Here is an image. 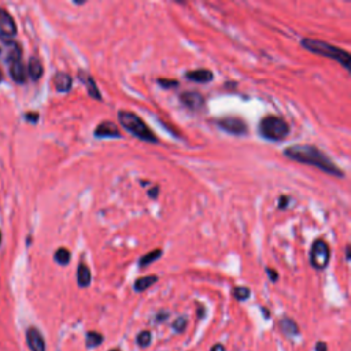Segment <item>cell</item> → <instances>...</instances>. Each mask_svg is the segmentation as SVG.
Returning <instances> with one entry per match:
<instances>
[{"instance_id":"cell-35","label":"cell","mask_w":351,"mask_h":351,"mask_svg":"<svg viewBox=\"0 0 351 351\" xmlns=\"http://www.w3.org/2000/svg\"><path fill=\"white\" fill-rule=\"evenodd\" d=\"M0 244H1V232H0Z\"/></svg>"},{"instance_id":"cell-8","label":"cell","mask_w":351,"mask_h":351,"mask_svg":"<svg viewBox=\"0 0 351 351\" xmlns=\"http://www.w3.org/2000/svg\"><path fill=\"white\" fill-rule=\"evenodd\" d=\"M180 102L191 111H202L206 106L203 95L195 91H188L180 95Z\"/></svg>"},{"instance_id":"cell-25","label":"cell","mask_w":351,"mask_h":351,"mask_svg":"<svg viewBox=\"0 0 351 351\" xmlns=\"http://www.w3.org/2000/svg\"><path fill=\"white\" fill-rule=\"evenodd\" d=\"M185 327H187V318H184V317H180V318H177L173 322V329L176 332H183Z\"/></svg>"},{"instance_id":"cell-33","label":"cell","mask_w":351,"mask_h":351,"mask_svg":"<svg viewBox=\"0 0 351 351\" xmlns=\"http://www.w3.org/2000/svg\"><path fill=\"white\" fill-rule=\"evenodd\" d=\"M346 259H347V261L350 259V246L346 247Z\"/></svg>"},{"instance_id":"cell-19","label":"cell","mask_w":351,"mask_h":351,"mask_svg":"<svg viewBox=\"0 0 351 351\" xmlns=\"http://www.w3.org/2000/svg\"><path fill=\"white\" fill-rule=\"evenodd\" d=\"M280 328H281L284 335H287V336H295V335L299 333L298 325L294 321L290 320V318H283V320L280 321Z\"/></svg>"},{"instance_id":"cell-2","label":"cell","mask_w":351,"mask_h":351,"mask_svg":"<svg viewBox=\"0 0 351 351\" xmlns=\"http://www.w3.org/2000/svg\"><path fill=\"white\" fill-rule=\"evenodd\" d=\"M301 45L315 55L325 56V58L339 62L346 70H350V54L345 49L335 47L332 44L322 41V40H315V39H302Z\"/></svg>"},{"instance_id":"cell-5","label":"cell","mask_w":351,"mask_h":351,"mask_svg":"<svg viewBox=\"0 0 351 351\" xmlns=\"http://www.w3.org/2000/svg\"><path fill=\"white\" fill-rule=\"evenodd\" d=\"M0 59L8 65L22 61V47L18 41L0 35Z\"/></svg>"},{"instance_id":"cell-23","label":"cell","mask_w":351,"mask_h":351,"mask_svg":"<svg viewBox=\"0 0 351 351\" xmlns=\"http://www.w3.org/2000/svg\"><path fill=\"white\" fill-rule=\"evenodd\" d=\"M250 294H251V291L247 287H236V288H234V296L237 301H247L250 298Z\"/></svg>"},{"instance_id":"cell-34","label":"cell","mask_w":351,"mask_h":351,"mask_svg":"<svg viewBox=\"0 0 351 351\" xmlns=\"http://www.w3.org/2000/svg\"><path fill=\"white\" fill-rule=\"evenodd\" d=\"M3 81V73H1V70H0V82Z\"/></svg>"},{"instance_id":"cell-10","label":"cell","mask_w":351,"mask_h":351,"mask_svg":"<svg viewBox=\"0 0 351 351\" xmlns=\"http://www.w3.org/2000/svg\"><path fill=\"white\" fill-rule=\"evenodd\" d=\"M26 343L31 351H45V340L37 328L31 327L26 331Z\"/></svg>"},{"instance_id":"cell-20","label":"cell","mask_w":351,"mask_h":351,"mask_svg":"<svg viewBox=\"0 0 351 351\" xmlns=\"http://www.w3.org/2000/svg\"><path fill=\"white\" fill-rule=\"evenodd\" d=\"M160 257H162V250H154V251H150L148 254H146V255H143L142 258L139 259V266L140 268H146V266L151 265V264H154L156 259H159Z\"/></svg>"},{"instance_id":"cell-6","label":"cell","mask_w":351,"mask_h":351,"mask_svg":"<svg viewBox=\"0 0 351 351\" xmlns=\"http://www.w3.org/2000/svg\"><path fill=\"white\" fill-rule=\"evenodd\" d=\"M331 251L329 246L324 240H315L310 250V262L315 269H325L329 264Z\"/></svg>"},{"instance_id":"cell-27","label":"cell","mask_w":351,"mask_h":351,"mask_svg":"<svg viewBox=\"0 0 351 351\" xmlns=\"http://www.w3.org/2000/svg\"><path fill=\"white\" fill-rule=\"evenodd\" d=\"M288 203H290V196H281L280 197V202H278V209H287Z\"/></svg>"},{"instance_id":"cell-24","label":"cell","mask_w":351,"mask_h":351,"mask_svg":"<svg viewBox=\"0 0 351 351\" xmlns=\"http://www.w3.org/2000/svg\"><path fill=\"white\" fill-rule=\"evenodd\" d=\"M136 340H137V345L140 346V347H147L151 343V333L148 332V331H143V332L137 335V339Z\"/></svg>"},{"instance_id":"cell-31","label":"cell","mask_w":351,"mask_h":351,"mask_svg":"<svg viewBox=\"0 0 351 351\" xmlns=\"http://www.w3.org/2000/svg\"><path fill=\"white\" fill-rule=\"evenodd\" d=\"M328 347L327 345L324 343V342H320V343H317L315 345V351H327Z\"/></svg>"},{"instance_id":"cell-4","label":"cell","mask_w":351,"mask_h":351,"mask_svg":"<svg viewBox=\"0 0 351 351\" xmlns=\"http://www.w3.org/2000/svg\"><path fill=\"white\" fill-rule=\"evenodd\" d=\"M259 133L271 142H281L290 135V125L283 118L268 116L259 122Z\"/></svg>"},{"instance_id":"cell-12","label":"cell","mask_w":351,"mask_h":351,"mask_svg":"<svg viewBox=\"0 0 351 351\" xmlns=\"http://www.w3.org/2000/svg\"><path fill=\"white\" fill-rule=\"evenodd\" d=\"M95 136H96V137H100V139H102V137H110V139L117 137V139H119V137H121V132H119V129H118L116 123L110 122V121H105V122H102L100 125L96 126Z\"/></svg>"},{"instance_id":"cell-14","label":"cell","mask_w":351,"mask_h":351,"mask_svg":"<svg viewBox=\"0 0 351 351\" xmlns=\"http://www.w3.org/2000/svg\"><path fill=\"white\" fill-rule=\"evenodd\" d=\"M8 70H10L11 78L17 84H25L26 82V80H28V70H26V66L22 63V61L15 62V63L10 65Z\"/></svg>"},{"instance_id":"cell-18","label":"cell","mask_w":351,"mask_h":351,"mask_svg":"<svg viewBox=\"0 0 351 351\" xmlns=\"http://www.w3.org/2000/svg\"><path fill=\"white\" fill-rule=\"evenodd\" d=\"M156 281H158L156 276H146V277L137 278L135 283V291L136 292H143V291L150 288L151 285H154Z\"/></svg>"},{"instance_id":"cell-28","label":"cell","mask_w":351,"mask_h":351,"mask_svg":"<svg viewBox=\"0 0 351 351\" xmlns=\"http://www.w3.org/2000/svg\"><path fill=\"white\" fill-rule=\"evenodd\" d=\"M266 273H268V276H269V278H271V281H277L278 280V273L276 271H273V269H271V268H266Z\"/></svg>"},{"instance_id":"cell-3","label":"cell","mask_w":351,"mask_h":351,"mask_svg":"<svg viewBox=\"0 0 351 351\" xmlns=\"http://www.w3.org/2000/svg\"><path fill=\"white\" fill-rule=\"evenodd\" d=\"M118 121L129 133L136 136L137 139H140L143 142L158 143V139L154 135V132L150 129L147 123L144 122L139 116H136L135 113L121 110L118 113Z\"/></svg>"},{"instance_id":"cell-16","label":"cell","mask_w":351,"mask_h":351,"mask_svg":"<svg viewBox=\"0 0 351 351\" xmlns=\"http://www.w3.org/2000/svg\"><path fill=\"white\" fill-rule=\"evenodd\" d=\"M185 78L195 82H209L213 80V73L206 69H199V70H192L185 73Z\"/></svg>"},{"instance_id":"cell-26","label":"cell","mask_w":351,"mask_h":351,"mask_svg":"<svg viewBox=\"0 0 351 351\" xmlns=\"http://www.w3.org/2000/svg\"><path fill=\"white\" fill-rule=\"evenodd\" d=\"M158 84L159 85H162L163 88H166V89H169V88H176V86L179 85V82L176 80H158Z\"/></svg>"},{"instance_id":"cell-30","label":"cell","mask_w":351,"mask_h":351,"mask_svg":"<svg viewBox=\"0 0 351 351\" xmlns=\"http://www.w3.org/2000/svg\"><path fill=\"white\" fill-rule=\"evenodd\" d=\"M25 118H26L29 122H36L37 119H39V114H37V113H28V114L25 116Z\"/></svg>"},{"instance_id":"cell-29","label":"cell","mask_w":351,"mask_h":351,"mask_svg":"<svg viewBox=\"0 0 351 351\" xmlns=\"http://www.w3.org/2000/svg\"><path fill=\"white\" fill-rule=\"evenodd\" d=\"M158 195H159V187H158V185L151 187V190L148 191V196L151 197V199H156Z\"/></svg>"},{"instance_id":"cell-32","label":"cell","mask_w":351,"mask_h":351,"mask_svg":"<svg viewBox=\"0 0 351 351\" xmlns=\"http://www.w3.org/2000/svg\"><path fill=\"white\" fill-rule=\"evenodd\" d=\"M210 351H225V349H224V346L222 345H214L211 347V350Z\"/></svg>"},{"instance_id":"cell-11","label":"cell","mask_w":351,"mask_h":351,"mask_svg":"<svg viewBox=\"0 0 351 351\" xmlns=\"http://www.w3.org/2000/svg\"><path fill=\"white\" fill-rule=\"evenodd\" d=\"M78 78H80L81 82L86 86L88 95H89L91 98L96 99V100H100V99H102V93L99 91V88L96 86V82H95V80H93V77L91 74L80 70V72H78Z\"/></svg>"},{"instance_id":"cell-36","label":"cell","mask_w":351,"mask_h":351,"mask_svg":"<svg viewBox=\"0 0 351 351\" xmlns=\"http://www.w3.org/2000/svg\"><path fill=\"white\" fill-rule=\"evenodd\" d=\"M110 351H119V350H110Z\"/></svg>"},{"instance_id":"cell-13","label":"cell","mask_w":351,"mask_h":351,"mask_svg":"<svg viewBox=\"0 0 351 351\" xmlns=\"http://www.w3.org/2000/svg\"><path fill=\"white\" fill-rule=\"evenodd\" d=\"M52 82L55 85V89L58 92H69L72 89L73 85V80L68 73H63V72H58L52 78Z\"/></svg>"},{"instance_id":"cell-22","label":"cell","mask_w":351,"mask_h":351,"mask_svg":"<svg viewBox=\"0 0 351 351\" xmlns=\"http://www.w3.org/2000/svg\"><path fill=\"white\" fill-rule=\"evenodd\" d=\"M102 342H103V336H102L100 333L93 332V331L92 332L86 333V347L93 349V347L100 345Z\"/></svg>"},{"instance_id":"cell-1","label":"cell","mask_w":351,"mask_h":351,"mask_svg":"<svg viewBox=\"0 0 351 351\" xmlns=\"http://www.w3.org/2000/svg\"><path fill=\"white\" fill-rule=\"evenodd\" d=\"M284 155L290 159L299 162V163L317 167V169H320V170L328 173L331 176H335V177H340V179L345 177L343 170L336 166L327 155L314 146H310V144L290 146V147L284 150Z\"/></svg>"},{"instance_id":"cell-9","label":"cell","mask_w":351,"mask_h":351,"mask_svg":"<svg viewBox=\"0 0 351 351\" xmlns=\"http://www.w3.org/2000/svg\"><path fill=\"white\" fill-rule=\"evenodd\" d=\"M17 32H18V28L11 14L4 8H0V35L11 39L17 35Z\"/></svg>"},{"instance_id":"cell-17","label":"cell","mask_w":351,"mask_h":351,"mask_svg":"<svg viewBox=\"0 0 351 351\" xmlns=\"http://www.w3.org/2000/svg\"><path fill=\"white\" fill-rule=\"evenodd\" d=\"M92 276H91V269L85 265V264H80L78 269H77V283L80 287L85 288L91 284Z\"/></svg>"},{"instance_id":"cell-21","label":"cell","mask_w":351,"mask_h":351,"mask_svg":"<svg viewBox=\"0 0 351 351\" xmlns=\"http://www.w3.org/2000/svg\"><path fill=\"white\" fill-rule=\"evenodd\" d=\"M54 259L59 265H68L69 262H70V251H69L68 248H65V247H61V248L56 250Z\"/></svg>"},{"instance_id":"cell-15","label":"cell","mask_w":351,"mask_h":351,"mask_svg":"<svg viewBox=\"0 0 351 351\" xmlns=\"http://www.w3.org/2000/svg\"><path fill=\"white\" fill-rule=\"evenodd\" d=\"M26 70H28V74H29V77H31L32 80H40L44 73L43 63H41V61H40L39 58H36V56H31V59L28 62V68H26Z\"/></svg>"},{"instance_id":"cell-7","label":"cell","mask_w":351,"mask_h":351,"mask_svg":"<svg viewBox=\"0 0 351 351\" xmlns=\"http://www.w3.org/2000/svg\"><path fill=\"white\" fill-rule=\"evenodd\" d=\"M217 123L220 125V128L228 132L231 135H236V136H241V135H247L248 132V126L247 123L240 119V118L236 117H225L218 119Z\"/></svg>"}]
</instances>
